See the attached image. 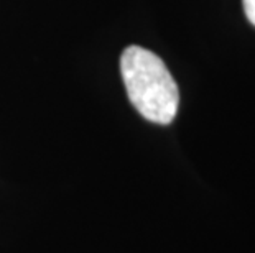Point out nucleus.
Here are the masks:
<instances>
[{"label":"nucleus","mask_w":255,"mask_h":253,"mask_svg":"<svg viewBox=\"0 0 255 253\" xmlns=\"http://www.w3.org/2000/svg\"><path fill=\"white\" fill-rule=\"evenodd\" d=\"M121 73L128 100L140 115L160 125L175 120L180 90L163 59L142 46H128L121 56Z\"/></svg>","instance_id":"nucleus-1"},{"label":"nucleus","mask_w":255,"mask_h":253,"mask_svg":"<svg viewBox=\"0 0 255 253\" xmlns=\"http://www.w3.org/2000/svg\"><path fill=\"white\" fill-rule=\"evenodd\" d=\"M244 3V12H246L249 21L255 25V0H242Z\"/></svg>","instance_id":"nucleus-2"}]
</instances>
